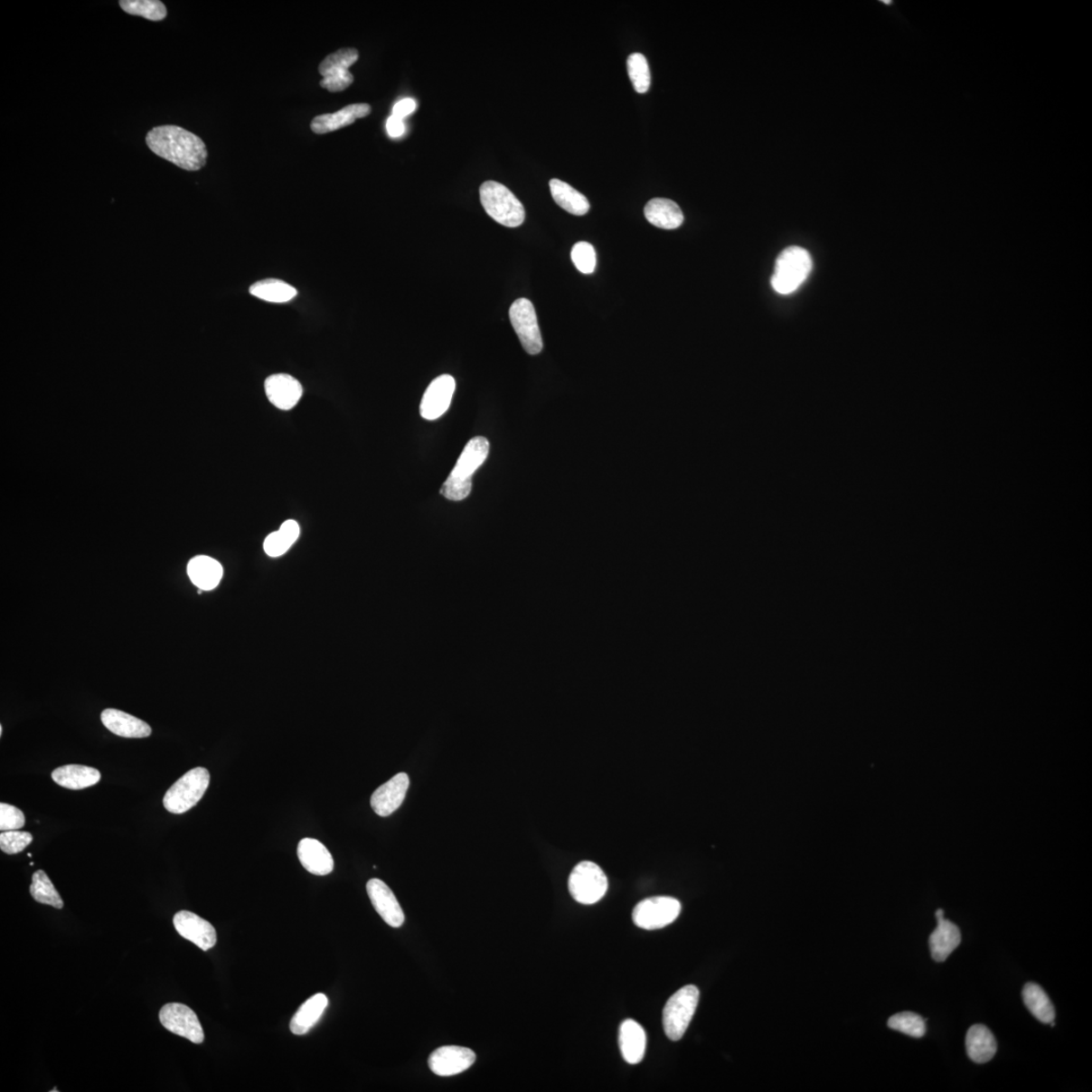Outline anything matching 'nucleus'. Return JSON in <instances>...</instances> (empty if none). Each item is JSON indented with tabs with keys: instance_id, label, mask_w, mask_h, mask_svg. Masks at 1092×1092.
<instances>
[{
	"instance_id": "f257e3e1",
	"label": "nucleus",
	"mask_w": 1092,
	"mask_h": 1092,
	"mask_svg": "<svg viewBox=\"0 0 1092 1092\" xmlns=\"http://www.w3.org/2000/svg\"><path fill=\"white\" fill-rule=\"evenodd\" d=\"M149 149L175 166L198 172L207 165L208 149L199 136L182 127L165 125L153 127L146 136Z\"/></svg>"
},
{
	"instance_id": "f03ea898",
	"label": "nucleus",
	"mask_w": 1092,
	"mask_h": 1092,
	"mask_svg": "<svg viewBox=\"0 0 1092 1092\" xmlns=\"http://www.w3.org/2000/svg\"><path fill=\"white\" fill-rule=\"evenodd\" d=\"M489 450L490 443L485 438L477 437L469 441L454 471L442 485V496L452 501H462L468 497L472 491V477L487 459Z\"/></svg>"
},
{
	"instance_id": "7ed1b4c3",
	"label": "nucleus",
	"mask_w": 1092,
	"mask_h": 1092,
	"mask_svg": "<svg viewBox=\"0 0 1092 1092\" xmlns=\"http://www.w3.org/2000/svg\"><path fill=\"white\" fill-rule=\"evenodd\" d=\"M813 270L809 252L798 246L783 250L775 263L771 284L775 292L787 296L795 293L805 283Z\"/></svg>"
},
{
	"instance_id": "20e7f679",
	"label": "nucleus",
	"mask_w": 1092,
	"mask_h": 1092,
	"mask_svg": "<svg viewBox=\"0 0 1092 1092\" xmlns=\"http://www.w3.org/2000/svg\"><path fill=\"white\" fill-rule=\"evenodd\" d=\"M480 196L485 211L497 223L508 228L523 224V204L505 185L497 182H485L481 185Z\"/></svg>"
},
{
	"instance_id": "39448f33",
	"label": "nucleus",
	"mask_w": 1092,
	"mask_h": 1092,
	"mask_svg": "<svg viewBox=\"0 0 1092 1092\" xmlns=\"http://www.w3.org/2000/svg\"><path fill=\"white\" fill-rule=\"evenodd\" d=\"M211 776L204 767H194L178 779L165 793L164 805L167 812L183 814L199 804L208 790Z\"/></svg>"
},
{
	"instance_id": "423d86ee",
	"label": "nucleus",
	"mask_w": 1092,
	"mask_h": 1092,
	"mask_svg": "<svg viewBox=\"0 0 1092 1092\" xmlns=\"http://www.w3.org/2000/svg\"><path fill=\"white\" fill-rule=\"evenodd\" d=\"M699 989L695 985L684 986L670 997L663 1012V1025L665 1035L672 1040L684 1036L697 1009Z\"/></svg>"
},
{
	"instance_id": "0eeeda50",
	"label": "nucleus",
	"mask_w": 1092,
	"mask_h": 1092,
	"mask_svg": "<svg viewBox=\"0 0 1092 1092\" xmlns=\"http://www.w3.org/2000/svg\"><path fill=\"white\" fill-rule=\"evenodd\" d=\"M569 890L577 902L590 906L605 897L608 890V879L598 865L584 861L571 871Z\"/></svg>"
},
{
	"instance_id": "6e6552de",
	"label": "nucleus",
	"mask_w": 1092,
	"mask_h": 1092,
	"mask_svg": "<svg viewBox=\"0 0 1092 1092\" xmlns=\"http://www.w3.org/2000/svg\"><path fill=\"white\" fill-rule=\"evenodd\" d=\"M509 315L524 351L531 355L541 353L543 343L533 304L527 298H518L512 304Z\"/></svg>"
},
{
	"instance_id": "1a4fd4ad",
	"label": "nucleus",
	"mask_w": 1092,
	"mask_h": 1092,
	"mask_svg": "<svg viewBox=\"0 0 1092 1092\" xmlns=\"http://www.w3.org/2000/svg\"><path fill=\"white\" fill-rule=\"evenodd\" d=\"M681 908V903L676 899L669 897L647 899L639 902L635 908L634 923L647 931L660 929L673 923L679 917Z\"/></svg>"
},
{
	"instance_id": "9d476101",
	"label": "nucleus",
	"mask_w": 1092,
	"mask_h": 1092,
	"mask_svg": "<svg viewBox=\"0 0 1092 1092\" xmlns=\"http://www.w3.org/2000/svg\"><path fill=\"white\" fill-rule=\"evenodd\" d=\"M358 51L354 48H344L336 51L323 60L319 66V73L323 76L320 85L330 92H340L347 89L354 81L353 75L349 72V67L356 63Z\"/></svg>"
},
{
	"instance_id": "9b49d317",
	"label": "nucleus",
	"mask_w": 1092,
	"mask_h": 1092,
	"mask_svg": "<svg viewBox=\"0 0 1092 1092\" xmlns=\"http://www.w3.org/2000/svg\"><path fill=\"white\" fill-rule=\"evenodd\" d=\"M161 1025L172 1033L190 1040L194 1044H202L204 1040L203 1030L198 1015L182 1003H168L159 1012Z\"/></svg>"
},
{
	"instance_id": "f8f14e48",
	"label": "nucleus",
	"mask_w": 1092,
	"mask_h": 1092,
	"mask_svg": "<svg viewBox=\"0 0 1092 1092\" xmlns=\"http://www.w3.org/2000/svg\"><path fill=\"white\" fill-rule=\"evenodd\" d=\"M475 1059V1053L471 1049L443 1046L430 1055L428 1064L434 1074L448 1078L471 1068Z\"/></svg>"
},
{
	"instance_id": "ddd939ff",
	"label": "nucleus",
	"mask_w": 1092,
	"mask_h": 1092,
	"mask_svg": "<svg viewBox=\"0 0 1092 1092\" xmlns=\"http://www.w3.org/2000/svg\"><path fill=\"white\" fill-rule=\"evenodd\" d=\"M174 925L179 935L198 946L202 951L214 948L217 944L215 927L208 920L193 912L187 910L177 912L174 918Z\"/></svg>"
},
{
	"instance_id": "4468645a",
	"label": "nucleus",
	"mask_w": 1092,
	"mask_h": 1092,
	"mask_svg": "<svg viewBox=\"0 0 1092 1092\" xmlns=\"http://www.w3.org/2000/svg\"><path fill=\"white\" fill-rule=\"evenodd\" d=\"M456 390V381L449 374L435 379L426 390L420 406L421 416L426 420H437L445 414L451 403Z\"/></svg>"
},
{
	"instance_id": "2eb2a0df",
	"label": "nucleus",
	"mask_w": 1092,
	"mask_h": 1092,
	"mask_svg": "<svg viewBox=\"0 0 1092 1092\" xmlns=\"http://www.w3.org/2000/svg\"><path fill=\"white\" fill-rule=\"evenodd\" d=\"M366 891L372 906L381 918L385 920V923L391 927H402L405 923V915L402 908H400L398 899L395 897L390 887L380 879H372L366 884Z\"/></svg>"
},
{
	"instance_id": "dca6fc26",
	"label": "nucleus",
	"mask_w": 1092,
	"mask_h": 1092,
	"mask_svg": "<svg viewBox=\"0 0 1092 1092\" xmlns=\"http://www.w3.org/2000/svg\"><path fill=\"white\" fill-rule=\"evenodd\" d=\"M410 785L409 776L399 773L373 792L371 805L381 817L390 816L402 805Z\"/></svg>"
},
{
	"instance_id": "f3484780",
	"label": "nucleus",
	"mask_w": 1092,
	"mask_h": 1092,
	"mask_svg": "<svg viewBox=\"0 0 1092 1092\" xmlns=\"http://www.w3.org/2000/svg\"><path fill=\"white\" fill-rule=\"evenodd\" d=\"M269 402L284 411L296 407L303 396L301 382L286 373L273 374L266 381Z\"/></svg>"
},
{
	"instance_id": "a211bd4d",
	"label": "nucleus",
	"mask_w": 1092,
	"mask_h": 1092,
	"mask_svg": "<svg viewBox=\"0 0 1092 1092\" xmlns=\"http://www.w3.org/2000/svg\"><path fill=\"white\" fill-rule=\"evenodd\" d=\"M944 910L937 909V927L929 937V948L936 962H945L961 943V932L957 926L944 918Z\"/></svg>"
},
{
	"instance_id": "6ab92c4d",
	"label": "nucleus",
	"mask_w": 1092,
	"mask_h": 1092,
	"mask_svg": "<svg viewBox=\"0 0 1092 1092\" xmlns=\"http://www.w3.org/2000/svg\"><path fill=\"white\" fill-rule=\"evenodd\" d=\"M297 856L302 866L314 875L325 876L334 869L329 850L318 840L306 838L298 843Z\"/></svg>"
},
{
	"instance_id": "aec40b11",
	"label": "nucleus",
	"mask_w": 1092,
	"mask_h": 1092,
	"mask_svg": "<svg viewBox=\"0 0 1092 1092\" xmlns=\"http://www.w3.org/2000/svg\"><path fill=\"white\" fill-rule=\"evenodd\" d=\"M100 719L105 727L118 737L143 739L150 737L152 733L148 723L112 708L102 711Z\"/></svg>"
},
{
	"instance_id": "412c9836",
	"label": "nucleus",
	"mask_w": 1092,
	"mask_h": 1092,
	"mask_svg": "<svg viewBox=\"0 0 1092 1092\" xmlns=\"http://www.w3.org/2000/svg\"><path fill=\"white\" fill-rule=\"evenodd\" d=\"M371 113L372 107L368 104L349 105L335 114L315 117L311 123V130L318 135L334 132L353 124L357 118L368 117Z\"/></svg>"
},
{
	"instance_id": "4be33fe9",
	"label": "nucleus",
	"mask_w": 1092,
	"mask_h": 1092,
	"mask_svg": "<svg viewBox=\"0 0 1092 1092\" xmlns=\"http://www.w3.org/2000/svg\"><path fill=\"white\" fill-rule=\"evenodd\" d=\"M619 1047L622 1057L627 1063H641L646 1048L644 1028L634 1020L622 1022L619 1029Z\"/></svg>"
},
{
	"instance_id": "5701e85b",
	"label": "nucleus",
	"mask_w": 1092,
	"mask_h": 1092,
	"mask_svg": "<svg viewBox=\"0 0 1092 1092\" xmlns=\"http://www.w3.org/2000/svg\"><path fill=\"white\" fill-rule=\"evenodd\" d=\"M53 781L66 789L82 790L97 785L100 779V772L95 767L82 765H66L57 767L52 772Z\"/></svg>"
},
{
	"instance_id": "b1692460",
	"label": "nucleus",
	"mask_w": 1092,
	"mask_h": 1092,
	"mask_svg": "<svg viewBox=\"0 0 1092 1092\" xmlns=\"http://www.w3.org/2000/svg\"><path fill=\"white\" fill-rule=\"evenodd\" d=\"M223 567L214 559L206 556L193 558L187 566L191 581L202 591L215 588L223 578Z\"/></svg>"
},
{
	"instance_id": "393cba45",
	"label": "nucleus",
	"mask_w": 1092,
	"mask_h": 1092,
	"mask_svg": "<svg viewBox=\"0 0 1092 1092\" xmlns=\"http://www.w3.org/2000/svg\"><path fill=\"white\" fill-rule=\"evenodd\" d=\"M966 1050L970 1059L984 1064L993 1059L996 1051V1040L992 1031L984 1025L972 1026L967 1031Z\"/></svg>"
},
{
	"instance_id": "a878e982",
	"label": "nucleus",
	"mask_w": 1092,
	"mask_h": 1092,
	"mask_svg": "<svg viewBox=\"0 0 1092 1092\" xmlns=\"http://www.w3.org/2000/svg\"><path fill=\"white\" fill-rule=\"evenodd\" d=\"M645 216L650 223L664 230L679 228L684 215L675 202L668 199H653L646 203Z\"/></svg>"
},
{
	"instance_id": "bb28decb",
	"label": "nucleus",
	"mask_w": 1092,
	"mask_h": 1092,
	"mask_svg": "<svg viewBox=\"0 0 1092 1092\" xmlns=\"http://www.w3.org/2000/svg\"><path fill=\"white\" fill-rule=\"evenodd\" d=\"M328 1004V997L325 994L317 993L310 997L294 1015L291 1025H289L292 1033L297 1036L308 1033L319 1021Z\"/></svg>"
},
{
	"instance_id": "cd10ccee",
	"label": "nucleus",
	"mask_w": 1092,
	"mask_h": 1092,
	"mask_svg": "<svg viewBox=\"0 0 1092 1092\" xmlns=\"http://www.w3.org/2000/svg\"><path fill=\"white\" fill-rule=\"evenodd\" d=\"M550 187L554 202L570 214L584 216L590 210V203L586 196L569 184L561 182L560 179H551Z\"/></svg>"
},
{
	"instance_id": "c85d7f7f",
	"label": "nucleus",
	"mask_w": 1092,
	"mask_h": 1092,
	"mask_svg": "<svg viewBox=\"0 0 1092 1092\" xmlns=\"http://www.w3.org/2000/svg\"><path fill=\"white\" fill-rule=\"evenodd\" d=\"M1023 1003L1034 1017L1043 1023H1050L1055 1019L1054 1005L1044 989L1034 983H1029L1022 989Z\"/></svg>"
},
{
	"instance_id": "c756f323",
	"label": "nucleus",
	"mask_w": 1092,
	"mask_h": 1092,
	"mask_svg": "<svg viewBox=\"0 0 1092 1092\" xmlns=\"http://www.w3.org/2000/svg\"><path fill=\"white\" fill-rule=\"evenodd\" d=\"M300 536V526L295 520H287L278 532L270 533L263 543L264 551L271 558H278L292 548Z\"/></svg>"
},
{
	"instance_id": "7c9ffc66",
	"label": "nucleus",
	"mask_w": 1092,
	"mask_h": 1092,
	"mask_svg": "<svg viewBox=\"0 0 1092 1092\" xmlns=\"http://www.w3.org/2000/svg\"><path fill=\"white\" fill-rule=\"evenodd\" d=\"M250 294L269 303H287L297 296V289L279 279H263L250 287Z\"/></svg>"
},
{
	"instance_id": "2f4dec72",
	"label": "nucleus",
	"mask_w": 1092,
	"mask_h": 1092,
	"mask_svg": "<svg viewBox=\"0 0 1092 1092\" xmlns=\"http://www.w3.org/2000/svg\"><path fill=\"white\" fill-rule=\"evenodd\" d=\"M30 892L33 899L39 903L47 904V906L57 909H62L64 907V902L55 889L54 884L42 870H39V871L33 873Z\"/></svg>"
},
{
	"instance_id": "473e14b6",
	"label": "nucleus",
	"mask_w": 1092,
	"mask_h": 1092,
	"mask_svg": "<svg viewBox=\"0 0 1092 1092\" xmlns=\"http://www.w3.org/2000/svg\"><path fill=\"white\" fill-rule=\"evenodd\" d=\"M119 6L127 14L143 16L152 22L164 21L167 16V8L159 0H121Z\"/></svg>"
},
{
	"instance_id": "72a5a7b5",
	"label": "nucleus",
	"mask_w": 1092,
	"mask_h": 1092,
	"mask_svg": "<svg viewBox=\"0 0 1092 1092\" xmlns=\"http://www.w3.org/2000/svg\"><path fill=\"white\" fill-rule=\"evenodd\" d=\"M627 71L634 89L645 93L651 87V71L646 58L641 53L631 54L627 59Z\"/></svg>"
},
{
	"instance_id": "f704fd0d",
	"label": "nucleus",
	"mask_w": 1092,
	"mask_h": 1092,
	"mask_svg": "<svg viewBox=\"0 0 1092 1092\" xmlns=\"http://www.w3.org/2000/svg\"><path fill=\"white\" fill-rule=\"evenodd\" d=\"M889 1027L914 1038L924 1037L927 1031L926 1020L919 1014L909 1012L892 1015L889 1021Z\"/></svg>"
},
{
	"instance_id": "c9c22d12",
	"label": "nucleus",
	"mask_w": 1092,
	"mask_h": 1092,
	"mask_svg": "<svg viewBox=\"0 0 1092 1092\" xmlns=\"http://www.w3.org/2000/svg\"><path fill=\"white\" fill-rule=\"evenodd\" d=\"M571 260L579 271L590 275L596 268L597 258L594 247L588 242H579L571 249Z\"/></svg>"
},
{
	"instance_id": "e433bc0d",
	"label": "nucleus",
	"mask_w": 1092,
	"mask_h": 1092,
	"mask_svg": "<svg viewBox=\"0 0 1092 1092\" xmlns=\"http://www.w3.org/2000/svg\"><path fill=\"white\" fill-rule=\"evenodd\" d=\"M33 835L27 832L10 831L0 834V849L7 855L18 854L30 846Z\"/></svg>"
},
{
	"instance_id": "4c0bfd02",
	"label": "nucleus",
	"mask_w": 1092,
	"mask_h": 1092,
	"mask_svg": "<svg viewBox=\"0 0 1092 1092\" xmlns=\"http://www.w3.org/2000/svg\"><path fill=\"white\" fill-rule=\"evenodd\" d=\"M25 824L24 814L14 805L0 804V831H18Z\"/></svg>"
},
{
	"instance_id": "58836bf2",
	"label": "nucleus",
	"mask_w": 1092,
	"mask_h": 1092,
	"mask_svg": "<svg viewBox=\"0 0 1092 1092\" xmlns=\"http://www.w3.org/2000/svg\"><path fill=\"white\" fill-rule=\"evenodd\" d=\"M416 101L412 99L400 100L397 102L394 108H392V116L404 118L413 114L416 110Z\"/></svg>"
},
{
	"instance_id": "ea45409f",
	"label": "nucleus",
	"mask_w": 1092,
	"mask_h": 1092,
	"mask_svg": "<svg viewBox=\"0 0 1092 1092\" xmlns=\"http://www.w3.org/2000/svg\"><path fill=\"white\" fill-rule=\"evenodd\" d=\"M387 131L392 138L402 136L405 132L403 118L395 116L390 117L387 122Z\"/></svg>"
},
{
	"instance_id": "a19ab883",
	"label": "nucleus",
	"mask_w": 1092,
	"mask_h": 1092,
	"mask_svg": "<svg viewBox=\"0 0 1092 1092\" xmlns=\"http://www.w3.org/2000/svg\"><path fill=\"white\" fill-rule=\"evenodd\" d=\"M0 735H3V727H0Z\"/></svg>"
}]
</instances>
